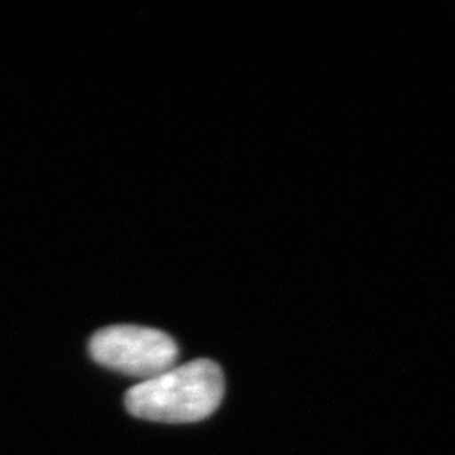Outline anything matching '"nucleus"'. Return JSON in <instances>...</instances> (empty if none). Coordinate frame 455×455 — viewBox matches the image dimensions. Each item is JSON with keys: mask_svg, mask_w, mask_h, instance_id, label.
Returning <instances> with one entry per match:
<instances>
[{"mask_svg": "<svg viewBox=\"0 0 455 455\" xmlns=\"http://www.w3.org/2000/svg\"><path fill=\"white\" fill-rule=\"evenodd\" d=\"M223 393L221 368L210 359H196L135 385L125 395V407L150 422H199L216 411Z\"/></svg>", "mask_w": 455, "mask_h": 455, "instance_id": "nucleus-1", "label": "nucleus"}, {"mask_svg": "<svg viewBox=\"0 0 455 455\" xmlns=\"http://www.w3.org/2000/svg\"><path fill=\"white\" fill-rule=\"evenodd\" d=\"M90 355L108 370L147 381L174 368L180 351L172 338L159 329L112 325L92 338Z\"/></svg>", "mask_w": 455, "mask_h": 455, "instance_id": "nucleus-2", "label": "nucleus"}]
</instances>
